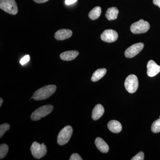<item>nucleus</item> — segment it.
<instances>
[{"label": "nucleus", "instance_id": "obj_21", "mask_svg": "<svg viewBox=\"0 0 160 160\" xmlns=\"http://www.w3.org/2000/svg\"><path fill=\"white\" fill-rule=\"evenodd\" d=\"M10 129V126L8 123H4L0 126V138L2 137L3 135Z\"/></svg>", "mask_w": 160, "mask_h": 160}, {"label": "nucleus", "instance_id": "obj_19", "mask_svg": "<svg viewBox=\"0 0 160 160\" xmlns=\"http://www.w3.org/2000/svg\"><path fill=\"white\" fill-rule=\"evenodd\" d=\"M9 151V147L6 144L0 145V159L4 158L7 155Z\"/></svg>", "mask_w": 160, "mask_h": 160}, {"label": "nucleus", "instance_id": "obj_8", "mask_svg": "<svg viewBox=\"0 0 160 160\" xmlns=\"http://www.w3.org/2000/svg\"><path fill=\"white\" fill-rule=\"evenodd\" d=\"M144 47V45L143 43H138L132 45L125 51V57L129 58L134 57L142 50Z\"/></svg>", "mask_w": 160, "mask_h": 160}, {"label": "nucleus", "instance_id": "obj_18", "mask_svg": "<svg viewBox=\"0 0 160 160\" xmlns=\"http://www.w3.org/2000/svg\"><path fill=\"white\" fill-rule=\"evenodd\" d=\"M102 13V9L99 6L94 7L89 13V17L92 20H96L99 17Z\"/></svg>", "mask_w": 160, "mask_h": 160}, {"label": "nucleus", "instance_id": "obj_16", "mask_svg": "<svg viewBox=\"0 0 160 160\" xmlns=\"http://www.w3.org/2000/svg\"><path fill=\"white\" fill-rule=\"evenodd\" d=\"M119 10L116 7H111L107 9L106 13V17L109 21L114 20L117 18Z\"/></svg>", "mask_w": 160, "mask_h": 160}, {"label": "nucleus", "instance_id": "obj_13", "mask_svg": "<svg viewBox=\"0 0 160 160\" xmlns=\"http://www.w3.org/2000/svg\"><path fill=\"white\" fill-rule=\"evenodd\" d=\"M96 146L98 149L102 153H107L109 150V147L107 143L100 138H97L95 141Z\"/></svg>", "mask_w": 160, "mask_h": 160}, {"label": "nucleus", "instance_id": "obj_11", "mask_svg": "<svg viewBox=\"0 0 160 160\" xmlns=\"http://www.w3.org/2000/svg\"><path fill=\"white\" fill-rule=\"evenodd\" d=\"M72 34L71 30L67 29H62L58 30L55 33L54 37L58 41H63L69 38Z\"/></svg>", "mask_w": 160, "mask_h": 160}, {"label": "nucleus", "instance_id": "obj_6", "mask_svg": "<svg viewBox=\"0 0 160 160\" xmlns=\"http://www.w3.org/2000/svg\"><path fill=\"white\" fill-rule=\"evenodd\" d=\"M149 28L150 25L149 22L144 20L141 19L131 25L130 30L134 34H141L147 32Z\"/></svg>", "mask_w": 160, "mask_h": 160}, {"label": "nucleus", "instance_id": "obj_2", "mask_svg": "<svg viewBox=\"0 0 160 160\" xmlns=\"http://www.w3.org/2000/svg\"><path fill=\"white\" fill-rule=\"evenodd\" d=\"M53 108V106L51 105L41 106L32 113L31 120L33 121H38L51 113Z\"/></svg>", "mask_w": 160, "mask_h": 160}, {"label": "nucleus", "instance_id": "obj_27", "mask_svg": "<svg viewBox=\"0 0 160 160\" xmlns=\"http://www.w3.org/2000/svg\"><path fill=\"white\" fill-rule=\"evenodd\" d=\"M35 2L38 3H43L48 2L49 0H33Z\"/></svg>", "mask_w": 160, "mask_h": 160}, {"label": "nucleus", "instance_id": "obj_14", "mask_svg": "<svg viewBox=\"0 0 160 160\" xmlns=\"http://www.w3.org/2000/svg\"><path fill=\"white\" fill-rule=\"evenodd\" d=\"M108 129L113 133H118L122 130V125L120 122L116 120H112L108 123Z\"/></svg>", "mask_w": 160, "mask_h": 160}, {"label": "nucleus", "instance_id": "obj_5", "mask_svg": "<svg viewBox=\"0 0 160 160\" xmlns=\"http://www.w3.org/2000/svg\"><path fill=\"white\" fill-rule=\"evenodd\" d=\"M30 150L33 157L38 159L43 158L47 153V148L45 144L44 143L40 144L36 142L32 143Z\"/></svg>", "mask_w": 160, "mask_h": 160}, {"label": "nucleus", "instance_id": "obj_28", "mask_svg": "<svg viewBox=\"0 0 160 160\" xmlns=\"http://www.w3.org/2000/svg\"><path fill=\"white\" fill-rule=\"evenodd\" d=\"M3 102V100L2 99V98H0V107H1L2 106V104Z\"/></svg>", "mask_w": 160, "mask_h": 160}, {"label": "nucleus", "instance_id": "obj_7", "mask_svg": "<svg viewBox=\"0 0 160 160\" xmlns=\"http://www.w3.org/2000/svg\"><path fill=\"white\" fill-rule=\"evenodd\" d=\"M126 90L130 93H133L137 90L138 87V80L137 77L131 74L127 77L125 82Z\"/></svg>", "mask_w": 160, "mask_h": 160}, {"label": "nucleus", "instance_id": "obj_15", "mask_svg": "<svg viewBox=\"0 0 160 160\" xmlns=\"http://www.w3.org/2000/svg\"><path fill=\"white\" fill-rule=\"evenodd\" d=\"M105 109L104 107L101 104H98L95 106L94 109L92 112V119L94 121L98 120L104 114Z\"/></svg>", "mask_w": 160, "mask_h": 160}, {"label": "nucleus", "instance_id": "obj_4", "mask_svg": "<svg viewBox=\"0 0 160 160\" xmlns=\"http://www.w3.org/2000/svg\"><path fill=\"white\" fill-rule=\"evenodd\" d=\"M0 8L7 13L16 15L18 12V8L15 0H0Z\"/></svg>", "mask_w": 160, "mask_h": 160}, {"label": "nucleus", "instance_id": "obj_25", "mask_svg": "<svg viewBox=\"0 0 160 160\" xmlns=\"http://www.w3.org/2000/svg\"><path fill=\"white\" fill-rule=\"evenodd\" d=\"M77 1V0H66L65 3H66V5H70L75 3Z\"/></svg>", "mask_w": 160, "mask_h": 160}, {"label": "nucleus", "instance_id": "obj_3", "mask_svg": "<svg viewBox=\"0 0 160 160\" xmlns=\"http://www.w3.org/2000/svg\"><path fill=\"white\" fill-rule=\"evenodd\" d=\"M73 129L71 126H66L60 132L58 137V143L60 146H63L69 142L72 135Z\"/></svg>", "mask_w": 160, "mask_h": 160}, {"label": "nucleus", "instance_id": "obj_1", "mask_svg": "<svg viewBox=\"0 0 160 160\" xmlns=\"http://www.w3.org/2000/svg\"><path fill=\"white\" fill-rule=\"evenodd\" d=\"M57 86L55 85H47L38 89L33 93L32 98L36 101H42L46 99L56 91Z\"/></svg>", "mask_w": 160, "mask_h": 160}, {"label": "nucleus", "instance_id": "obj_17", "mask_svg": "<svg viewBox=\"0 0 160 160\" xmlns=\"http://www.w3.org/2000/svg\"><path fill=\"white\" fill-rule=\"evenodd\" d=\"M107 70L106 69H98L95 71L91 78L92 82H96L101 79L106 75Z\"/></svg>", "mask_w": 160, "mask_h": 160}, {"label": "nucleus", "instance_id": "obj_22", "mask_svg": "<svg viewBox=\"0 0 160 160\" xmlns=\"http://www.w3.org/2000/svg\"><path fill=\"white\" fill-rule=\"evenodd\" d=\"M144 159V153L142 152H140L134 157L131 159V160H143Z\"/></svg>", "mask_w": 160, "mask_h": 160}, {"label": "nucleus", "instance_id": "obj_12", "mask_svg": "<svg viewBox=\"0 0 160 160\" xmlns=\"http://www.w3.org/2000/svg\"><path fill=\"white\" fill-rule=\"evenodd\" d=\"M79 55V52L75 50L64 52L60 54L61 59L65 61H70L75 59Z\"/></svg>", "mask_w": 160, "mask_h": 160}, {"label": "nucleus", "instance_id": "obj_10", "mask_svg": "<svg viewBox=\"0 0 160 160\" xmlns=\"http://www.w3.org/2000/svg\"><path fill=\"white\" fill-rule=\"evenodd\" d=\"M147 68V75L150 77L155 76L160 72V66L153 60H150L148 62Z\"/></svg>", "mask_w": 160, "mask_h": 160}, {"label": "nucleus", "instance_id": "obj_9", "mask_svg": "<svg viewBox=\"0 0 160 160\" xmlns=\"http://www.w3.org/2000/svg\"><path fill=\"white\" fill-rule=\"evenodd\" d=\"M118 35L116 31L112 29H106L101 35L102 40L106 42L112 43L118 40Z\"/></svg>", "mask_w": 160, "mask_h": 160}, {"label": "nucleus", "instance_id": "obj_20", "mask_svg": "<svg viewBox=\"0 0 160 160\" xmlns=\"http://www.w3.org/2000/svg\"><path fill=\"white\" fill-rule=\"evenodd\" d=\"M151 131L155 133L160 132V118L153 122L151 126Z\"/></svg>", "mask_w": 160, "mask_h": 160}, {"label": "nucleus", "instance_id": "obj_23", "mask_svg": "<svg viewBox=\"0 0 160 160\" xmlns=\"http://www.w3.org/2000/svg\"><path fill=\"white\" fill-rule=\"evenodd\" d=\"M30 60V57L29 55L25 56L24 57L22 58L20 61V63L22 66L25 65L26 63L28 62Z\"/></svg>", "mask_w": 160, "mask_h": 160}, {"label": "nucleus", "instance_id": "obj_26", "mask_svg": "<svg viewBox=\"0 0 160 160\" xmlns=\"http://www.w3.org/2000/svg\"><path fill=\"white\" fill-rule=\"evenodd\" d=\"M153 3L160 8V0H153Z\"/></svg>", "mask_w": 160, "mask_h": 160}, {"label": "nucleus", "instance_id": "obj_24", "mask_svg": "<svg viewBox=\"0 0 160 160\" xmlns=\"http://www.w3.org/2000/svg\"><path fill=\"white\" fill-rule=\"evenodd\" d=\"M82 159L77 153H73L70 157L69 160H82Z\"/></svg>", "mask_w": 160, "mask_h": 160}]
</instances>
